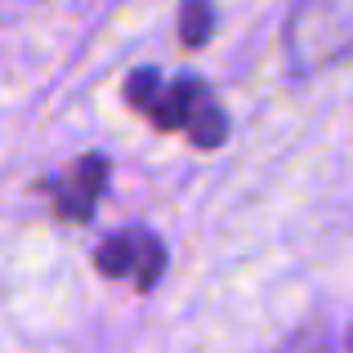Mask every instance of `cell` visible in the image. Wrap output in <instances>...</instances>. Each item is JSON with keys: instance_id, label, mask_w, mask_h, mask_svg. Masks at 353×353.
<instances>
[{"instance_id": "obj_1", "label": "cell", "mask_w": 353, "mask_h": 353, "mask_svg": "<svg viewBox=\"0 0 353 353\" xmlns=\"http://www.w3.org/2000/svg\"><path fill=\"white\" fill-rule=\"evenodd\" d=\"M282 41L295 81L345 63L353 54V0H295Z\"/></svg>"}, {"instance_id": "obj_2", "label": "cell", "mask_w": 353, "mask_h": 353, "mask_svg": "<svg viewBox=\"0 0 353 353\" xmlns=\"http://www.w3.org/2000/svg\"><path fill=\"white\" fill-rule=\"evenodd\" d=\"M94 264H99L103 277H134L148 291L165 268V246L148 233V228H125V233H112L99 246Z\"/></svg>"}, {"instance_id": "obj_3", "label": "cell", "mask_w": 353, "mask_h": 353, "mask_svg": "<svg viewBox=\"0 0 353 353\" xmlns=\"http://www.w3.org/2000/svg\"><path fill=\"white\" fill-rule=\"evenodd\" d=\"M103 183H108V157H81V161L63 165L45 188L54 197V215L68 219V224H85L94 215L99 197H103Z\"/></svg>"}, {"instance_id": "obj_4", "label": "cell", "mask_w": 353, "mask_h": 353, "mask_svg": "<svg viewBox=\"0 0 353 353\" xmlns=\"http://www.w3.org/2000/svg\"><path fill=\"white\" fill-rule=\"evenodd\" d=\"M206 99V90H201V81L192 77H179L170 81V85H161V94L152 99V108H148V117H152L157 130H183L192 117V108Z\"/></svg>"}, {"instance_id": "obj_5", "label": "cell", "mask_w": 353, "mask_h": 353, "mask_svg": "<svg viewBox=\"0 0 353 353\" xmlns=\"http://www.w3.org/2000/svg\"><path fill=\"white\" fill-rule=\"evenodd\" d=\"M183 130L192 134V143H197V148H219L228 139V117H224V108L206 94L197 108H192V117H188V125H183Z\"/></svg>"}, {"instance_id": "obj_6", "label": "cell", "mask_w": 353, "mask_h": 353, "mask_svg": "<svg viewBox=\"0 0 353 353\" xmlns=\"http://www.w3.org/2000/svg\"><path fill=\"white\" fill-rule=\"evenodd\" d=\"M210 23H215L210 0H183V9H179V36H183L188 50H197V45L210 41Z\"/></svg>"}, {"instance_id": "obj_7", "label": "cell", "mask_w": 353, "mask_h": 353, "mask_svg": "<svg viewBox=\"0 0 353 353\" xmlns=\"http://www.w3.org/2000/svg\"><path fill=\"white\" fill-rule=\"evenodd\" d=\"M157 94H161V77H157L152 68L134 72V77L125 81V103H130V108H143V112H148Z\"/></svg>"}, {"instance_id": "obj_8", "label": "cell", "mask_w": 353, "mask_h": 353, "mask_svg": "<svg viewBox=\"0 0 353 353\" xmlns=\"http://www.w3.org/2000/svg\"><path fill=\"white\" fill-rule=\"evenodd\" d=\"M273 353H327V345H322V336H295L286 345H277Z\"/></svg>"}]
</instances>
